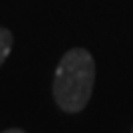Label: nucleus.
Masks as SVG:
<instances>
[{
    "mask_svg": "<svg viewBox=\"0 0 133 133\" xmlns=\"http://www.w3.org/2000/svg\"><path fill=\"white\" fill-rule=\"evenodd\" d=\"M95 79L94 56L83 48H72L62 56L54 76V99L66 113H78L89 103Z\"/></svg>",
    "mask_w": 133,
    "mask_h": 133,
    "instance_id": "1",
    "label": "nucleus"
},
{
    "mask_svg": "<svg viewBox=\"0 0 133 133\" xmlns=\"http://www.w3.org/2000/svg\"><path fill=\"white\" fill-rule=\"evenodd\" d=\"M12 44H14V38H12V32L8 28H0V66L6 62V58L10 56Z\"/></svg>",
    "mask_w": 133,
    "mask_h": 133,
    "instance_id": "2",
    "label": "nucleus"
},
{
    "mask_svg": "<svg viewBox=\"0 0 133 133\" xmlns=\"http://www.w3.org/2000/svg\"><path fill=\"white\" fill-rule=\"evenodd\" d=\"M2 133H26L24 129H6V131H2Z\"/></svg>",
    "mask_w": 133,
    "mask_h": 133,
    "instance_id": "3",
    "label": "nucleus"
}]
</instances>
